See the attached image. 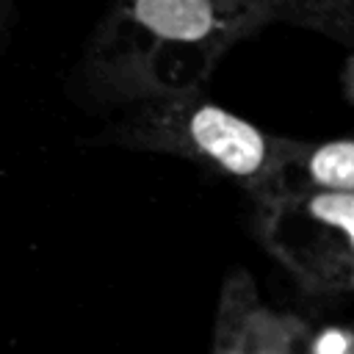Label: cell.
I'll return each mask as SVG.
<instances>
[{
    "label": "cell",
    "instance_id": "1",
    "mask_svg": "<svg viewBox=\"0 0 354 354\" xmlns=\"http://www.w3.org/2000/svg\"><path fill=\"white\" fill-rule=\"evenodd\" d=\"M191 136L213 160H218L235 174H252L266 155V144L249 122L213 105L199 108L194 113Z\"/></svg>",
    "mask_w": 354,
    "mask_h": 354
},
{
    "label": "cell",
    "instance_id": "2",
    "mask_svg": "<svg viewBox=\"0 0 354 354\" xmlns=\"http://www.w3.org/2000/svg\"><path fill=\"white\" fill-rule=\"evenodd\" d=\"M136 17L163 39L196 41L213 25L207 0H136Z\"/></svg>",
    "mask_w": 354,
    "mask_h": 354
},
{
    "label": "cell",
    "instance_id": "3",
    "mask_svg": "<svg viewBox=\"0 0 354 354\" xmlns=\"http://www.w3.org/2000/svg\"><path fill=\"white\" fill-rule=\"evenodd\" d=\"M310 171L315 183L332 188V194H351L354 191V141H332L321 147L310 160Z\"/></svg>",
    "mask_w": 354,
    "mask_h": 354
},
{
    "label": "cell",
    "instance_id": "4",
    "mask_svg": "<svg viewBox=\"0 0 354 354\" xmlns=\"http://www.w3.org/2000/svg\"><path fill=\"white\" fill-rule=\"evenodd\" d=\"M310 210L321 221L340 227L354 243V191L351 194H321L313 199Z\"/></svg>",
    "mask_w": 354,
    "mask_h": 354
},
{
    "label": "cell",
    "instance_id": "5",
    "mask_svg": "<svg viewBox=\"0 0 354 354\" xmlns=\"http://www.w3.org/2000/svg\"><path fill=\"white\" fill-rule=\"evenodd\" d=\"M346 348H348V337L337 329H329L315 340V354H346Z\"/></svg>",
    "mask_w": 354,
    "mask_h": 354
}]
</instances>
